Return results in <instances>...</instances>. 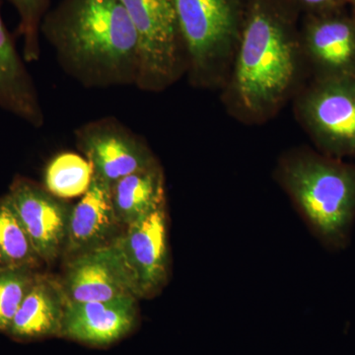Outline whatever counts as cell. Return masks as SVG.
Returning <instances> with one entry per match:
<instances>
[{
    "mask_svg": "<svg viewBox=\"0 0 355 355\" xmlns=\"http://www.w3.org/2000/svg\"><path fill=\"white\" fill-rule=\"evenodd\" d=\"M6 195L40 259H57L67 245L72 207L24 177H16Z\"/></svg>",
    "mask_w": 355,
    "mask_h": 355,
    "instance_id": "8992f818",
    "label": "cell"
},
{
    "mask_svg": "<svg viewBox=\"0 0 355 355\" xmlns=\"http://www.w3.org/2000/svg\"><path fill=\"white\" fill-rule=\"evenodd\" d=\"M295 71L293 50L277 23L257 14L244 33L236 69L238 95L251 111L270 106L284 95Z\"/></svg>",
    "mask_w": 355,
    "mask_h": 355,
    "instance_id": "3957f363",
    "label": "cell"
},
{
    "mask_svg": "<svg viewBox=\"0 0 355 355\" xmlns=\"http://www.w3.org/2000/svg\"><path fill=\"white\" fill-rule=\"evenodd\" d=\"M74 135L95 176L111 186L132 173L158 164L146 141L111 116L89 121L77 128Z\"/></svg>",
    "mask_w": 355,
    "mask_h": 355,
    "instance_id": "5b68a950",
    "label": "cell"
},
{
    "mask_svg": "<svg viewBox=\"0 0 355 355\" xmlns=\"http://www.w3.org/2000/svg\"><path fill=\"white\" fill-rule=\"evenodd\" d=\"M43 261L35 251L7 195L0 197V270L32 268Z\"/></svg>",
    "mask_w": 355,
    "mask_h": 355,
    "instance_id": "e0dca14e",
    "label": "cell"
},
{
    "mask_svg": "<svg viewBox=\"0 0 355 355\" xmlns=\"http://www.w3.org/2000/svg\"><path fill=\"white\" fill-rule=\"evenodd\" d=\"M309 48L315 60L329 72L327 78L355 77V27L331 19L311 30Z\"/></svg>",
    "mask_w": 355,
    "mask_h": 355,
    "instance_id": "2e32d148",
    "label": "cell"
},
{
    "mask_svg": "<svg viewBox=\"0 0 355 355\" xmlns=\"http://www.w3.org/2000/svg\"><path fill=\"white\" fill-rule=\"evenodd\" d=\"M133 26L139 46L135 86L158 91L171 84L187 65L173 0H120Z\"/></svg>",
    "mask_w": 355,
    "mask_h": 355,
    "instance_id": "277c9868",
    "label": "cell"
},
{
    "mask_svg": "<svg viewBox=\"0 0 355 355\" xmlns=\"http://www.w3.org/2000/svg\"><path fill=\"white\" fill-rule=\"evenodd\" d=\"M32 268L0 270V333L6 334L16 313L38 277Z\"/></svg>",
    "mask_w": 355,
    "mask_h": 355,
    "instance_id": "d6986e66",
    "label": "cell"
},
{
    "mask_svg": "<svg viewBox=\"0 0 355 355\" xmlns=\"http://www.w3.org/2000/svg\"><path fill=\"white\" fill-rule=\"evenodd\" d=\"M93 167L79 154L64 153L51 159L44 173V188L55 197L73 198L83 196L92 182Z\"/></svg>",
    "mask_w": 355,
    "mask_h": 355,
    "instance_id": "ac0fdd59",
    "label": "cell"
},
{
    "mask_svg": "<svg viewBox=\"0 0 355 355\" xmlns=\"http://www.w3.org/2000/svg\"><path fill=\"white\" fill-rule=\"evenodd\" d=\"M306 3L312 4V6H319V4L326 3L329 0H304Z\"/></svg>",
    "mask_w": 355,
    "mask_h": 355,
    "instance_id": "44dd1931",
    "label": "cell"
},
{
    "mask_svg": "<svg viewBox=\"0 0 355 355\" xmlns=\"http://www.w3.org/2000/svg\"><path fill=\"white\" fill-rule=\"evenodd\" d=\"M67 302L62 282L39 273L6 335L20 343L60 336Z\"/></svg>",
    "mask_w": 355,
    "mask_h": 355,
    "instance_id": "4fadbf2b",
    "label": "cell"
},
{
    "mask_svg": "<svg viewBox=\"0 0 355 355\" xmlns=\"http://www.w3.org/2000/svg\"><path fill=\"white\" fill-rule=\"evenodd\" d=\"M41 35L83 87L135 86L137 34L120 0H60L44 15Z\"/></svg>",
    "mask_w": 355,
    "mask_h": 355,
    "instance_id": "6da1fadb",
    "label": "cell"
},
{
    "mask_svg": "<svg viewBox=\"0 0 355 355\" xmlns=\"http://www.w3.org/2000/svg\"><path fill=\"white\" fill-rule=\"evenodd\" d=\"M1 7V2H0ZM0 109L33 128L44 123V114L36 84L7 29L0 8Z\"/></svg>",
    "mask_w": 355,
    "mask_h": 355,
    "instance_id": "7c38bea8",
    "label": "cell"
},
{
    "mask_svg": "<svg viewBox=\"0 0 355 355\" xmlns=\"http://www.w3.org/2000/svg\"><path fill=\"white\" fill-rule=\"evenodd\" d=\"M305 112L329 153L355 158V77L324 79L308 98Z\"/></svg>",
    "mask_w": 355,
    "mask_h": 355,
    "instance_id": "30bf717a",
    "label": "cell"
},
{
    "mask_svg": "<svg viewBox=\"0 0 355 355\" xmlns=\"http://www.w3.org/2000/svg\"><path fill=\"white\" fill-rule=\"evenodd\" d=\"M137 297L123 296L107 301H67L60 336L104 347L128 336L137 320Z\"/></svg>",
    "mask_w": 355,
    "mask_h": 355,
    "instance_id": "8fae6325",
    "label": "cell"
},
{
    "mask_svg": "<svg viewBox=\"0 0 355 355\" xmlns=\"http://www.w3.org/2000/svg\"><path fill=\"white\" fill-rule=\"evenodd\" d=\"M112 202L119 223L130 226L165 205L164 176L160 166L132 173L112 186Z\"/></svg>",
    "mask_w": 355,
    "mask_h": 355,
    "instance_id": "9a60e30c",
    "label": "cell"
},
{
    "mask_svg": "<svg viewBox=\"0 0 355 355\" xmlns=\"http://www.w3.org/2000/svg\"><path fill=\"white\" fill-rule=\"evenodd\" d=\"M187 67L198 77L207 71L232 34L228 0H173Z\"/></svg>",
    "mask_w": 355,
    "mask_h": 355,
    "instance_id": "ba28073f",
    "label": "cell"
},
{
    "mask_svg": "<svg viewBox=\"0 0 355 355\" xmlns=\"http://www.w3.org/2000/svg\"><path fill=\"white\" fill-rule=\"evenodd\" d=\"M19 16L17 33L23 39V58L26 62L41 58V24L51 8V0H7Z\"/></svg>",
    "mask_w": 355,
    "mask_h": 355,
    "instance_id": "ffe728a7",
    "label": "cell"
},
{
    "mask_svg": "<svg viewBox=\"0 0 355 355\" xmlns=\"http://www.w3.org/2000/svg\"><path fill=\"white\" fill-rule=\"evenodd\" d=\"M282 175L313 234L331 251L345 249L355 223V166L302 156L286 162Z\"/></svg>",
    "mask_w": 355,
    "mask_h": 355,
    "instance_id": "7a4b0ae2",
    "label": "cell"
},
{
    "mask_svg": "<svg viewBox=\"0 0 355 355\" xmlns=\"http://www.w3.org/2000/svg\"><path fill=\"white\" fill-rule=\"evenodd\" d=\"M62 288L67 301L91 302L135 296V284L114 242L77 254L69 263Z\"/></svg>",
    "mask_w": 355,
    "mask_h": 355,
    "instance_id": "9c48e42d",
    "label": "cell"
},
{
    "mask_svg": "<svg viewBox=\"0 0 355 355\" xmlns=\"http://www.w3.org/2000/svg\"><path fill=\"white\" fill-rule=\"evenodd\" d=\"M119 224L111 184L93 175L88 191L70 212L67 251L78 254L107 244Z\"/></svg>",
    "mask_w": 355,
    "mask_h": 355,
    "instance_id": "5bb4252c",
    "label": "cell"
},
{
    "mask_svg": "<svg viewBox=\"0 0 355 355\" xmlns=\"http://www.w3.org/2000/svg\"><path fill=\"white\" fill-rule=\"evenodd\" d=\"M128 268L137 297L156 295L169 277L167 212L162 207L128 226L113 240Z\"/></svg>",
    "mask_w": 355,
    "mask_h": 355,
    "instance_id": "52a82bcc",
    "label": "cell"
}]
</instances>
